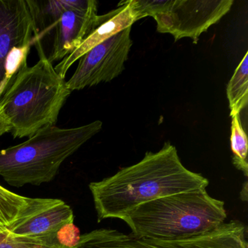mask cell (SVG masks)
I'll return each mask as SVG.
<instances>
[{"mask_svg": "<svg viewBox=\"0 0 248 248\" xmlns=\"http://www.w3.org/2000/svg\"><path fill=\"white\" fill-rule=\"evenodd\" d=\"M102 127L96 120L72 128L44 127L24 143L0 150V175L16 187L50 182L62 163Z\"/></svg>", "mask_w": 248, "mask_h": 248, "instance_id": "4", "label": "cell"}, {"mask_svg": "<svg viewBox=\"0 0 248 248\" xmlns=\"http://www.w3.org/2000/svg\"><path fill=\"white\" fill-rule=\"evenodd\" d=\"M37 50L39 62L23 67L0 98V108L11 123L14 138L31 137L44 127L56 125L72 93L43 48Z\"/></svg>", "mask_w": 248, "mask_h": 248, "instance_id": "3", "label": "cell"}, {"mask_svg": "<svg viewBox=\"0 0 248 248\" xmlns=\"http://www.w3.org/2000/svg\"><path fill=\"white\" fill-rule=\"evenodd\" d=\"M34 34L27 0H0V88L8 55L16 47L34 44Z\"/></svg>", "mask_w": 248, "mask_h": 248, "instance_id": "10", "label": "cell"}, {"mask_svg": "<svg viewBox=\"0 0 248 248\" xmlns=\"http://www.w3.org/2000/svg\"><path fill=\"white\" fill-rule=\"evenodd\" d=\"M34 198L18 195L0 186V228H6L27 215Z\"/></svg>", "mask_w": 248, "mask_h": 248, "instance_id": "13", "label": "cell"}, {"mask_svg": "<svg viewBox=\"0 0 248 248\" xmlns=\"http://www.w3.org/2000/svg\"><path fill=\"white\" fill-rule=\"evenodd\" d=\"M61 236L51 239H32L14 236L0 228V248H69Z\"/></svg>", "mask_w": 248, "mask_h": 248, "instance_id": "15", "label": "cell"}, {"mask_svg": "<svg viewBox=\"0 0 248 248\" xmlns=\"http://www.w3.org/2000/svg\"><path fill=\"white\" fill-rule=\"evenodd\" d=\"M241 200L243 202H247L248 200V182H245L244 184L243 188L240 193Z\"/></svg>", "mask_w": 248, "mask_h": 248, "instance_id": "17", "label": "cell"}, {"mask_svg": "<svg viewBox=\"0 0 248 248\" xmlns=\"http://www.w3.org/2000/svg\"><path fill=\"white\" fill-rule=\"evenodd\" d=\"M233 0H170L168 8L153 17L159 33L175 40L192 39L197 43L202 33L228 14Z\"/></svg>", "mask_w": 248, "mask_h": 248, "instance_id": "6", "label": "cell"}, {"mask_svg": "<svg viewBox=\"0 0 248 248\" xmlns=\"http://www.w3.org/2000/svg\"><path fill=\"white\" fill-rule=\"evenodd\" d=\"M226 217L225 203L200 188L143 203L120 220L139 237L182 239L209 233Z\"/></svg>", "mask_w": 248, "mask_h": 248, "instance_id": "2", "label": "cell"}, {"mask_svg": "<svg viewBox=\"0 0 248 248\" xmlns=\"http://www.w3.org/2000/svg\"><path fill=\"white\" fill-rule=\"evenodd\" d=\"M208 185L207 178L183 165L176 148L168 142L158 152H147L140 162L91 183L89 188L101 222L121 219L143 203Z\"/></svg>", "mask_w": 248, "mask_h": 248, "instance_id": "1", "label": "cell"}, {"mask_svg": "<svg viewBox=\"0 0 248 248\" xmlns=\"http://www.w3.org/2000/svg\"><path fill=\"white\" fill-rule=\"evenodd\" d=\"M12 130L11 123L8 121L7 117L2 111V109L0 108V136L5 134L7 133H10Z\"/></svg>", "mask_w": 248, "mask_h": 248, "instance_id": "16", "label": "cell"}, {"mask_svg": "<svg viewBox=\"0 0 248 248\" xmlns=\"http://www.w3.org/2000/svg\"><path fill=\"white\" fill-rule=\"evenodd\" d=\"M137 21L128 1H123L119 3L118 8L104 15L98 16L91 32L75 51L56 65L55 67L56 72L65 79L71 66L87 52L114 34L132 27Z\"/></svg>", "mask_w": 248, "mask_h": 248, "instance_id": "11", "label": "cell"}, {"mask_svg": "<svg viewBox=\"0 0 248 248\" xmlns=\"http://www.w3.org/2000/svg\"><path fill=\"white\" fill-rule=\"evenodd\" d=\"M95 0H75L55 26L53 50L47 59L62 61L75 51L91 32L98 17Z\"/></svg>", "mask_w": 248, "mask_h": 248, "instance_id": "9", "label": "cell"}, {"mask_svg": "<svg viewBox=\"0 0 248 248\" xmlns=\"http://www.w3.org/2000/svg\"><path fill=\"white\" fill-rule=\"evenodd\" d=\"M131 30L130 27L114 34L79 59L76 71L66 82L71 92L111 82L121 75L133 46Z\"/></svg>", "mask_w": 248, "mask_h": 248, "instance_id": "7", "label": "cell"}, {"mask_svg": "<svg viewBox=\"0 0 248 248\" xmlns=\"http://www.w3.org/2000/svg\"><path fill=\"white\" fill-rule=\"evenodd\" d=\"M71 248H248L246 226L239 220L225 222L209 233L182 239L139 237L115 229H101L82 235Z\"/></svg>", "mask_w": 248, "mask_h": 248, "instance_id": "5", "label": "cell"}, {"mask_svg": "<svg viewBox=\"0 0 248 248\" xmlns=\"http://www.w3.org/2000/svg\"><path fill=\"white\" fill-rule=\"evenodd\" d=\"M230 116L239 114L248 104V52L235 69L226 88Z\"/></svg>", "mask_w": 248, "mask_h": 248, "instance_id": "12", "label": "cell"}, {"mask_svg": "<svg viewBox=\"0 0 248 248\" xmlns=\"http://www.w3.org/2000/svg\"><path fill=\"white\" fill-rule=\"evenodd\" d=\"M231 130V148L233 153V165L242 171L246 178L248 176V136L242 127L239 114L232 117Z\"/></svg>", "mask_w": 248, "mask_h": 248, "instance_id": "14", "label": "cell"}, {"mask_svg": "<svg viewBox=\"0 0 248 248\" xmlns=\"http://www.w3.org/2000/svg\"><path fill=\"white\" fill-rule=\"evenodd\" d=\"M74 224L73 210L58 199L34 198L30 211L5 230L14 236L32 239L60 236L62 231Z\"/></svg>", "mask_w": 248, "mask_h": 248, "instance_id": "8", "label": "cell"}]
</instances>
